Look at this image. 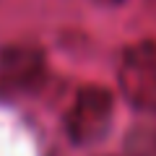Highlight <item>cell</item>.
Instances as JSON below:
<instances>
[{
	"label": "cell",
	"instance_id": "obj_2",
	"mask_svg": "<svg viewBox=\"0 0 156 156\" xmlns=\"http://www.w3.org/2000/svg\"><path fill=\"white\" fill-rule=\"evenodd\" d=\"M112 117V96L104 89H89L81 94L78 104L73 107L70 115V133L78 140H96L101 138L107 128H109Z\"/></svg>",
	"mask_w": 156,
	"mask_h": 156
},
{
	"label": "cell",
	"instance_id": "obj_1",
	"mask_svg": "<svg viewBox=\"0 0 156 156\" xmlns=\"http://www.w3.org/2000/svg\"><path fill=\"white\" fill-rule=\"evenodd\" d=\"M122 94L138 109L156 112V39L130 47L120 65Z\"/></svg>",
	"mask_w": 156,
	"mask_h": 156
}]
</instances>
